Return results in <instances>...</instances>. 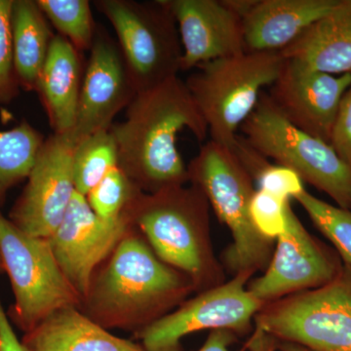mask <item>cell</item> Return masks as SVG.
I'll list each match as a JSON object with an SVG mask.
<instances>
[{
	"label": "cell",
	"instance_id": "cell-1",
	"mask_svg": "<svg viewBox=\"0 0 351 351\" xmlns=\"http://www.w3.org/2000/svg\"><path fill=\"white\" fill-rule=\"evenodd\" d=\"M126 110L125 120L110 127L120 169L145 193L189 182L178 135L188 129L203 142L208 128L186 82L178 75L138 92Z\"/></svg>",
	"mask_w": 351,
	"mask_h": 351
},
{
	"label": "cell",
	"instance_id": "cell-2",
	"mask_svg": "<svg viewBox=\"0 0 351 351\" xmlns=\"http://www.w3.org/2000/svg\"><path fill=\"white\" fill-rule=\"evenodd\" d=\"M193 286L131 226L95 271L80 309L105 329L136 332L166 315Z\"/></svg>",
	"mask_w": 351,
	"mask_h": 351
},
{
	"label": "cell",
	"instance_id": "cell-3",
	"mask_svg": "<svg viewBox=\"0 0 351 351\" xmlns=\"http://www.w3.org/2000/svg\"><path fill=\"white\" fill-rule=\"evenodd\" d=\"M208 200L195 184L162 189L156 193L140 191L124 215L142 233L154 254L173 269L199 284L209 270L205 239Z\"/></svg>",
	"mask_w": 351,
	"mask_h": 351
},
{
	"label": "cell",
	"instance_id": "cell-4",
	"mask_svg": "<svg viewBox=\"0 0 351 351\" xmlns=\"http://www.w3.org/2000/svg\"><path fill=\"white\" fill-rule=\"evenodd\" d=\"M280 52H245L200 64L186 80L211 141L232 149L263 88L280 73Z\"/></svg>",
	"mask_w": 351,
	"mask_h": 351
},
{
	"label": "cell",
	"instance_id": "cell-5",
	"mask_svg": "<svg viewBox=\"0 0 351 351\" xmlns=\"http://www.w3.org/2000/svg\"><path fill=\"white\" fill-rule=\"evenodd\" d=\"M189 181L201 189L232 237L228 265L237 274L263 267L269 261L270 239L252 221V177L230 147L210 140L188 165Z\"/></svg>",
	"mask_w": 351,
	"mask_h": 351
},
{
	"label": "cell",
	"instance_id": "cell-6",
	"mask_svg": "<svg viewBox=\"0 0 351 351\" xmlns=\"http://www.w3.org/2000/svg\"><path fill=\"white\" fill-rule=\"evenodd\" d=\"M0 256L14 295L7 316L24 334L59 309L80 306L82 297L64 276L49 239L22 232L1 210Z\"/></svg>",
	"mask_w": 351,
	"mask_h": 351
},
{
	"label": "cell",
	"instance_id": "cell-7",
	"mask_svg": "<svg viewBox=\"0 0 351 351\" xmlns=\"http://www.w3.org/2000/svg\"><path fill=\"white\" fill-rule=\"evenodd\" d=\"M242 137L265 158L295 171L304 182L351 211V167L331 145L284 119L263 92L257 107L239 129Z\"/></svg>",
	"mask_w": 351,
	"mask_h": 351
},
{
	"label": "cell",
	"instance_id": "cell-8",
	"mask_svg": "<svg viewBox=\"0 0 351 351\" xmlns=\"http://www.w3.org/2000/svg\"><path fill=\"white\" fill-rule=\"evenodd\" d=\"M94 6L112 24L136 93L181 71L177 24L163 0H96Z\"/></svg>",
	"mask_w": 351,
	"mask_h": 351
},
{
	"label": "cell",
	"instance_id": "cell-9",
	"mask_svg": "<svg viewBox=\"0 0 351 351\" xmlns=\"http://www.w3.org/2000/svg\"><path fill=\"white\" fill-rule=\"evenodd\" d=\"M257 327L313 351H351V265L325 285L263 311Z\"/></svg>",
	"mask_w": 351,
	"mask_h": 351
},
{
	"label": "cell",
	"instance_id": "cell-10",
	"mask_svg": "<svg viewBox=\"0 0 351 351\" xmlns=\"http://www.w3.org/2000/svg\"><path fill=\"white\" fill-rule=\"evenodd\" d=\"M250 274L239 272L230 282L184 302L134 332V338L145 351H182V338L201 330L244 332L263 304L245 286Z\"/></svg>",
	"mask_w": 351,
	"mask_h": 351
},
{
	"label": "cell",
	"instance_id": "cell-11",
	"mask_svg": "<svg viewBox=\"0 0 351 351\" xmlns=\"http://www.w3.org/2000/svg\"><path fill=\"white\" fill-rule=\"evenodd\" d=\"M77 145L71 132L45 138L24 191L8 219L32 237L49 239L64 219L75 193L73 154Z\"/></svg>",
	"mask_w": 351,
	"mask_h": 351
},
{
	"label": "cell",
	"instance_id": "cell-12",
	"mask_svg": "<svg viewBox=\"0 0 351 351\" xmlns=\"http://www.w3.org/2000/svg\"><path fill=\"white\" fill-rule=\"evenodd\" d=\"M350 85L351 73L330 75L284 58L267 96L290 123L330 144L339 104Z\"/></svg>",
	"mask_w": 351,
	"mask_h": 351
},
{
	"label": "cell",
	"instance_id": "cell-13",
	"mask_svg": "<svg viewBox=\"0 0 351 351\" xmlns=\"http://www.w3.org/2000/svg\"><path fill=\"white\" fill-rule=\"evenodd\" d=\"M125 215L117 221L99 218L86 196L75 191L64 219L49 237L60 267L82 299L95 271L130 228Z\"/></svg>",
	"mask_w": 351,
	"mask_h": 351
},
{
	"label": "cell",
	"instance_id": "cell-14",
	"mask_svg": "<svg viewBox=\"0 0 351 351\" xmlns=\"http://www.w3.org/2000/svg\"><path fill=\"white\" fill-rule=\"evenodd\" d=\"M136 94L119 45L97 29L83 76L75 127L71 131L75 142L108 130L114 117L130 105Z\"/></svg>",
	"mask_w": 351,
	"mask_h": 351
},
{
	"label": "cell",
	"instance_id": "cell-15",
	"mask_svg": "<svg viewBox=\"0 0 351 351\" xmlns=\"http://www.w3.org/2000/svg\"><path fill=\"white\" fill-rule=\"evenodd\" d=\"M341 267L307 232L289 204L287 226L277 237L274 257L249 291L258 301H269L295 291L319 288L334 279Z\"/></svg>",
	"mask_w": 351,
	"mask_h": 351
},
{
	"label": "cell",
	"instance_id": "cell-16",
	"mask_svg": "<svg viewBox=\"0 0 351 351\" xmlns=\"http://www.w3.org/2000/svg\"><path fill=\"white\" fill-rule=\"evenodd\" d=\"M177 24L181 71L247 52L243 19L223 0H163Z\"/></svg>",
	"mask_w": 351,
	"mask_h": 351
},
{
	"label": "cell",
	"instance_id": "cell-17",
	"mask_svg": "<svg viewBox=\"0 0 351 351\" xmlns=\"http://www.w3.org/2000/svg\"><path fill=\"white\" fill-rule=\"evenodd\" d=\"M339 0H258L243 19L247 52H281Z\"/></svg>",
	"mask_w": 351,
	"mask_h": 351
},
{
	"label": "cell",
	"instance_id": "cell-18",
	"mask_svg": "<svg viewBox=\"0 0 351 351\" xmlns=\"http://www.w3.org/2000/svg\"><path fill=\"white\" fill-rule=\"evenodd\" d=\"M21 341L27 351H145L140 343L110 334L77 306L51 314Z\"/></svg>",
	"mask_w": 351,
	"mask_h": 351
},
{
	"label": "cell",
	"instance_id": "cell-19",
	"mask_svg": "<svg viewBox=\"0 0 351 351\" xmlns=\"http://www.w3.org/2000/svg\"><path fill=\"white\" fill-rule=\"evenodd\" d=\"M82 80L80 52L57 34L36 88L55 134L75 127Z\"/></svg>",
	"mask_w": 351,
	"mask_h": 351
},
{
	"label": "cell",
	"instance_id": "cell-20",
	"mask_svg": "<svg viewBox=\"0 0 351 351\" xmlns=\"http://www.w3.org/2000/svg\"><path fill=\"white\" fill-rule=\"evenodd\" d=\"M281 55L330 75L351 73V0L316 21Z\"/></svg>",
	"mask_w": 351,
	"mask_h": 351
},
{
	"label": "cell",
	"instance_id": "cell-21",
	"mask_svg": "<svg viewBox=\"0 0 351 351\" xmlns=\"http://www.w3.org/2000/svg\"><path fill=\"white\" fill-rule=\"evenodd\" d=\"M10 27L14 68L19 84L36 90L55 34L36 0H13Z\"/></svg>",
	"mask_w": 351,
	"mask_h": 351
},
{
	"label": "cell",
	"instance_id": "cell-22",
	"mask_svg": "<svg viewBox=\"0 0 351 351\" xmlns=\"http://www.w3.org/2000/svg\"><path fill=\"white\" fill-rule=\"evenodd\" d=\"M44 138L27 122L8 131H0V209L9 191L27 179Z\"/></svg>",
	"mask_w": 351,
	"mask_h": 351
},
{
	"label": "cell",
	"instance_id": "cell-23",
	"mask_svg": "<svg viewBox=\"0 0 351 351\" xmlns=\"http://www.w3.org/2000/svg\"><path fill=\"white\" fill-rule=\"evenodd\" d=\"M119 166V152L110 128L83 138L73 154L75 191L86 196L105 176Z\"/></svg>",
	"mask_w": 351,
	"mask_h": 351
},
{
	"label": "cell",
	"instance_id": "cell-24",
	"mask_svg": "<svg viewBox=\"0 0 351 351\" xmlns=\"http://www.w3.org/2000/svg\"><path fill=\"white\" fill-rule=\"evenodd\" d=\"M46 19L78 52L90 51L97 29L88 0H36Z\"/></svg>",
	"mask_w": 351,
	"mask_h": 351
},
{
	"label": "cell",
	"instance_id": "cell-25",
	"mask_svg": "<svg viewBox=\"0 0 351 351\" xmlns=\"http://www.w3.org/2000/svg\"><path fill=\"white\" fill-rule=\"evenodd\" d=\"M295 199L314 225L334 244L346 265H351V211L320 200L306 189Z\"/></svg>",
	"mask_w": 351,
	"mask_h": 351
},
{
	"label": "cell",
	"instance_id": "cell-26",
	"mask_svg": "<svg viewBox=\"0 0 351 351\" xmlns=\"http://www.w3.org/2000/svg\"><path fill=\"white\" fill-rule=\"evenodd\" d=\"M140 191L117 166L87 193L86 199L99 218L113 221L123 216L127 206Z\"/></svg>",
	"mask_w": 351,
	"mask_h": 351
},
{
	"label": "cell",
	"instance_id": "cell-27",
	"mask_svg": "<svg viewBox=\"0 0 351 351\" xmlns=\"http://www.w3.org/2000/svg\"><path fill=\"white\" fill-rule=\"evenodd\" d=\"M285 201L265 191H255L250 203V215L254 226L265 239H277L287 226V208Z\"/></svg>",
	"mask_w": 351,
	"mask_h": 351
},
{
	"label": "cell",
	"instance_id": "cell-28",
	"mask_svg": "<svg viewBox=\"0 0 351 351\" xmlns=\"http://www.w3.org/2000/svg\"><path fill=\"white\" fill-rule=\"evenodd\" d=\"M13 0H0V105L16 96L19 80L14 68L10 17Z\"/></svg>",
	"mask_w": 351,
	"mask_h": 351
},
{
	"label": "cell",
	"instance_id": "cell-29",
	"mask_svg": "<svg viewBox=\"0 0 351 351\" xmlns=\"http://www.w3.org/2000/svg\"><path fill=\"white\" fill-rule=\"evenodd\" d=\"M258 189L280 199L290 201L304 191V181L295 171L265 162L255 176Z\"/></svg>",
	"mask_w": 351,
	"mask_h": 351
},
{
	"label": "cell",
	"instance_id": "cell-30",
	"mask_svg": "<svg viewBox=\"0 0 351 351\" xmlns=\"http://www.w3.org/2000/svg\"><path fill=\"white\" fill-rule=\"evenodd\" d=\"M330 145L351 167V85L339 104Z\"/></svg>",
	"mask_w": 351,
	"mask_h": 351
},
{
	"label": "cell",
	"instance_id": "cell-31",
	"mask_svg": "<svg viewBox=\"0 0 351 351\" xmlns=\"http://www.w3.org/2000/svg\"><path fill=\"white\" fill-rule=\"evenodd\" d=\"M0 351H27L16 336L0 299Z\"/></svg>",
	"mask_w": 351,
	"mask_h": 351
},
{
	"label": "cell",
	"instance_id": "cell-32",
	"mask_svg": "<svg viewBox=\"0 0 351 351\" xmlns=\"http://www.w3.org/2000/svg\"><path fill=\"white\" fill-rule=\"evenodd\" d=\"M233 339L234 337L232 332L228 330H214L198 351H232L230 346ZM239 351H246V348H243Z\"/></svg>",
	"mask_w": 351,
	"mask_h": 351
},
{
	"label": "cell",
	"instance_id": "cell-33",
	"mask_svg": "<svg viewBox=\"0 0 351 351\" xmlns=\"http://www.w3.org/2000/svg\"><path fill=\"white\" fill-rule=\"evenodd\" d=\"M245 348L248 351H276L277 341L267 332L257 327Z\"/></svg>",
	"mask_w": 351,
	"mask_h": 351
},
{
	"label": "cell",
	"instance_id": "cell-34",
	"mask_svg": "<svg viewBox=\"0 0 351 351\" xmlns=\"http://www.w3.org/2000/svg\"><path fill=\"white\" fill-rule=\"evenodd\" d=\"M223 2L233 12L244 19L245 16L257 4L258 0H223Z\"/></svg>",
	"mask_w": 351,
	"mask_h": 351
},
{
	"label": "cell",
	"instance_id": "cell-35",
	"mask_svg": "<svg viewBox=\"0 0 351 351\" xmlns=\"http://www.w3.org/2000/svg\"><path fill=\"white\" fill-rule=\"evenodd\" d=\"M277 350L282 351H313L308 350V348H304V346L298 345V343H288V341H282L281 343H277Z\"/></svg>",
	"mask_w": 351,
	"mask_h": 351
},
{
	"label": "cell",
	"instance_id": "cell-36",
	"mask_svg": "<svg viewBox=\"0 0 351 351\" xmlns=\"http://www.w3.org/2000/svg\"><path fill=\"white\" fill-rule=\"evenodd\" d=\"M5 272V269H4L3 262H2L1 256H0V274H3Z\"/></svg>",
	"mask_w": 351,
	"mask_h": 351
}]
</instances>
